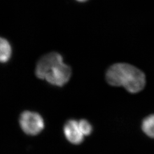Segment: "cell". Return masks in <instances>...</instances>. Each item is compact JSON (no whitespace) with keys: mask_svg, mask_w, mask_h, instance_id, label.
<instances>
[{"mask_svg":"<svg viewBox=\"0 0 154 154\" xmlns=\"http://www.w3.org/2000/svg\"><path fill=\"white\" fill-rule=\"evenodd\" d=\"M106 81L113 86H123L131 93H137L146 85V77L140 70L131 65L119 63L106 72Z\"/></svg>","mask_w":154,"mask_h":154,"instance_id":"obj_1","label":"cell"},{"mask_svg":"<svg viewBox=\"0 0 154 154\" xmlns=\"http://www.w3.org/2000/svg\"><path fill=\"white\" fill-rule=\"evenodd\" d=\"M37 77L61 87L69 81L72 70L63 61L60 54L53 52L43 56L38 62L35 69Z\"/></svg>","mask_w":154,"mask_h":154,"instance_id":"obj_2","label":"cell"},{"mask_svg":"<svg viewBox=\"0 0 154 154\" xmlns=\"http://www.w3.org/2000/svg\"><path fill=\"white\" fill-rule=\"evenodd\" d=\"M20 124L22 130L29 135H35L41 132L44 128V121L39 114L26 111L20 116Z\"/></svg>","mask_w":154,"mask_h":154,"instance_id":"obj_3","label":"cell"},{"mask_svg":"<svg viewBox=\"0 0 154 154\" xmlns=\"http://www.w3.org/2000/svg\"><path fill=\"white\" fill-rule=\"evenodd\" d=\"M64 134L66 139L74 144H79L84 140V135L79 126L78 122L71 119L67 122L65 125Z\"/></svg>","mask_w":154,"mask_h":154,"instance_id":"obj_4","label":"cell"},{"mask_svg":"<svg viewBox=\"0 0 154 154\" xmlns=\"http://www.w3.org/2000/svg\"><path fill=\"white\" fill-rule=\"evenodd\" d=\"M11 55V46L5 39L0 37V62L5 63Z\"/></svg>","mask_w":154,"mask_h":154,"instance_id":"obj_5","label":"cell"},{"mask_svg":"<svg viewBox=\"0 0 154 154\" xmlns=\"http://www.w3.org/2000/svg\"><path fill=\"white\" fill-rule=\"evenodd\" d=\"M142 128L147 136L154 139V115L148 116L143 120Z\"/></svg>","mask_w":154,"mask_h":154,"instance_id":"obj_6","label":"cell"},{"mask_svg":"<svg viewBox=\"0 0 154 154\" xmlns=\"http://www.w3.org/2000/svg\"><path fill=\"white\" fill-rule=\"evenodd\" d=\"M80 130L84 136H88L93 131V127L89 122L85 119H82L78 121Z\"/></svg>","mask_w":154,"mask_h":154,"instance_id":"obj_7","label":"cell"},{"mask_svg":"<svg viewBox=\"0 0 154 154\" xmlns=\"http://www.w3.org/2000/svg\"><path fill=\"white\" fill-rule=\"evenodd\" d=\"M78 1H79V2H85V1H86L87 0H77Z\"/></svg>","mask_w":154,"mask_h":154,"instance_id":"obj_8","label":"cell"}]
</instances>
